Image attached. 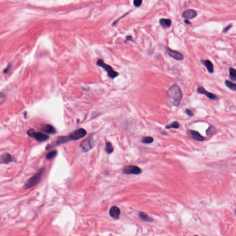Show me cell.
Returning a JSON list of instances; mask_svg holds the SVG:
<instances>
[{"mask_svg": "<svg viewBox=\"0 0 236 236\" xmlns=\"http://www.w3.org/2000/svg\"><path fill=\"white\" fill-rule=\"evenodd\" d=\"M179 123H178L177 121H174V122L170 123V124L166 125V129H171V128L177 129V128H179Z\"/></svg>", "mask_w": 236, "mask_h": 236, "instance_id": "cell-20", "label": "cell"}, {"mask_svg": "<svg viewBox=\"0 0 236 236\" xmlns=\"http://www.w3.org/2000/svg\"><path fill=\"white\" fill-rule=\"evenodd\" d=\"M139 218L141 219L142 220L145 221V222H151L152 221V219L150 217H149L148 215H146L145 213H139Z\"/></svg>", "mask_w": 236, "mask_h": 236, "instance_id": "cell-18", "label": "cell"}, {"mask_svg": "<svg viewBox=\"0 0 236 236\" xmlns=\"http://www.w3.org/2000/svg\"><path fill=\"white\" fill-rule=\"evenodd\" d=\"M110 215L112 218L116 219V220L119 219L121 215V211L119 208L117 206H112L110 210Z\"/></svg>", "mask_w": 236, "mask_h": 236, "instance_id": "cell-12", "label": "cell"}, {"mask_svg": "<svg viewBox=\"0 0 236 236\" xmlns=\"http://www.w3.org/2000/svg\"><path fill=\"white\" fill-rule=\"evenodd\" d=\"M185 23H186V24H190V23H189V22L188 21V20H185Z\"/></svg>", "mask_w": 236, "mask_h": 236, "instance_id": "cell-30", "label": "cell"}, {"mask_svg": "<svg viewBox=\"0 0 236 236\" xmlns=\"http://www.w3.org/2000/svg\"><path fill=\"white\" fill-rule=\"evenodd\" d=\"M142 170L140 168L137 167L136 166H129L125 167L123 170V173L126 175H130V174H133V175H139L141 173Z\"/></svg>", "mask_w": 236, "mask_h": 236, "instance_id": "cell-6", "label": "cell"}, {"mask_svg": "<svg viewBox=\"0 0 236 236\" xmlns=\"http://www.w3.org/2000/svg\"><path fill=\"white\" fill-rule=\"evenodd\" d=\"M231 26H232V24H230V25H228V27H226L225 28V29H224V30H223V31H224V33H226V32H227L228 29H231Z\"/></svg>", "mask_w": 236, "mask_h": 236, "instance_id": "cell-27", "label": "cell"}, {"mask_svg": "<svg viewBox=\"0 0 236 236\" xmlns=\"http://www.w3.org/2000/svg\"><path fill=\"white\" fill-rule=\"evenodd\" d=\"M105 150L107 152L109 153V154L113 152L114 148H113V146H112V144L110 143V142H107L106 146H105Z\"/></svg>", "mask_w": 236, "mask_h": 236, "instance_id": "cell-21", "label": "cell"}, {"mask_svg": "<svg viewBox=\"0 0 236 236\" xmlns=\"http://www.w3.org/2000/svg\"><path fill=\"white\" fill-rule=\"evenodd\" d=\"M10 67H11V65H9L8 66V67H7V68H6V69H5V70L4 71V73H6V72H8V69H10Z\"/></svg>", "mask_w": 236, "mask_h": 236, "instance_id": "cell-28", "label": "cell"}, {"mask_svg": "<svg viewBox=\"0 0 236 236\" xmlns=\"http://www.w3.org/2000/svg\"><path fill=\"white\" fill-rule=\"evenodd\" d=\"M225 85H226V87L229 88L230 89L233 91H236V83H233L230 80H226L225 81Z\"/></svg>", "mask_w": 236, "mask_h": 236, "instance_id": "cell-17", "label": "cell"}, {"mask_svg": "<svg viewBox=\"0 0 236 236\" xmlns=\"http://www.w3.org/2000/svg\"><path fill=\"white\" fill-rule=\"evenodd\" d=\"M202 63H203L204 65H205L206 67L207 70L209 71V73L212 74V73L213 72V71H214V69H213V63H211V62L210 60H206L202 61Z\"/></svg>", "mask_w": 236, "mask_h": 236, "instance_id": "cell-14", "label": "cell"}, {"mask_svg": "<svg viewBox=\"0 0 236 236\" xmlns=\"http://www.w3.org/2000/svg\"><path fill=\"white\" fill-rule=\"evenodd\" d=\"M1 104H2L3 103V101H4V98H3V96H4V94L3 93H1Z\"/></svg>", "mask_w": 236, "mask_h": 236, "instance_id": "cell-29", "label": "cell"}, {"mask_svg": "<svg viewBox=\"0 0 236 236\" xmlns=\"http://www.w3.org/2000/svg\"><path fill=\"white\" fill-rule=\"evenodd\" d=\"M215 132H216V129H215V127L213 126H211L207 130L206 134H207V135H212V134H215Z\"/></svg>", "mask_w": 236, "mask_h": 236, "instance_id": "cell-24", "label": "cell"}, {"mask_svg": "<svg viewBox=\"0 0 236 236\" xmlns=\"http://www.w3.org/2000/svg\"><path fill=\"white\" fill-rule=\"evenodd\" d=\"M195 236H197V235H195Z\"/></svg>", "mask_w": 236, "mask_h": 236, "instance_id": "cell-32", "label": "cell"}, {"mask_svg": "<svg viewBox=\"0 0 236 236\" xmlns=\"http://www.w3.org/2000/svg\"><path fill=\"white\" fill-rule=\"evenodd\" d=\"M56 155H57V151L53 150V151L50 152H48V154L46 155V159H52L53 158H54Z\"/></svg>", "mask_w": 236, "mask_h": 236, "instance_id": "cell-22", "label": "cell"}, {"mask_svg": "<svg viewBox=\"0 0 236 236\" xmlns=\"http://www.w3.org/2000/svg\"><path fill=\"white\" fill-rule=\"evenodd\" d=\"M168 96L169 97L170 100L174 105L178 106L182 98V92L181 89L177 85H173L168 89Z\"/></svg>", "mask_w": 236, "mask_h": 236, "instance_id": "cell-1", "label": "cell"}, {"mask_svg": "<svg viewBox=\"0 0 236 236\" xmlns=\"http://www.w3.org/2000/svg\"><path fill=\"white\" fill-rule=\"evenodd\" d=\"M235 213H236V210H235Z\"/></svg>", "mask_w": 236, "mask_h": 236, "instance_id": "cell-31", "label": "cell"}, {"mask_svg": "<svg viewBox=\"0 0 236 236\" xmlns=\"http://www.w3.org/2000/svg\"><path fill=\"white\" fill-rule=\"evenodd\" d=\"M197 92L199 93H202V94H204L208 98L211 99V100H217L218 99V96L214 94V93H212L211 92H209L207 91L204 87H199L197 89Z\"/></svg>", "mask_w": 236, "mask_h": 236, "instance_id": "cell-9", "label": "cell"}, {"mask_svg": "<svg viewBox=\"0 0 236 236\" xmlns=\"http://www.w3.org/2000/svg\"><path fill=\"white\" fill-rule=\"evenodd\" d=\"M197 11L193 10V9H187V10L183 11L182 13L183 18L188 19V20H190V19H193L197 16Z\"/></svg>", "mask_w": 236, "mask_h": 236, "instance_id": "cell-8", "label": "cell"}, {"mask_svg": "<svg viewBox=\"0 0 236 236\" xmlns=\"http://www.w3.org/2000/svg\"><path fill=\"white\" fill-rule=\"evenodd\" d=\"M42 130L44 131V132H45L46 133H48V134H54V133H55V128H54V127L51 125H47V124L42 125Z\"/></svg>", "mask_w": 236, "mask_h": 236, "instance_id": "cell-13", "label": "cell"}, {"mask_svg": "<svg viewBox=\"0 0 236 236\" xmlns=\"http://www.w3.org/2000/svg\"><path fill=\"white\" fill-rule=\"evenodd\" d=\"M142 3H143V1L141 0H135V1H134V5L136 7L140 6L142 4Z\"/></svg>", "mask_w": 236, "mask_h": 236, "instance_id": "cell-25", "label": "cell"}, {"mask_svg": "<svg viewBox=\"0 0 236 236\" xmlns=\"http://www.w3.org/2000/svg\"><path fill=\"white\" fill-rule=\"evenodd\" d=\"M12 160V157L8 153H6V154H4L1 156V162L4 163V164H8Z\"/></svg>", "mask_w": 236, "mask_h": 236, "instance_id": "cell-16", "label": "cell"}, {"mask_svg": "<svg viewBox=\"0 0 236 236\" xmlns=\"http://www.w3.org/2000/svg\"><path fill=\"white\" fill-rule=\"evenodd\" d=\"M229 76L230 79L233 81H236V69L231 67L229 69Z\"/></svg>", "mask_w": 236, "mask_h": 236, "instance_id": "cell-19", "label": "cell"}, {"mask_svg": "<svg viewBox=\"0 0 236 236\" xmlns=\"http://www.w3.org/2000/svg\"><path fill=\"white\" fill-rule=\"evenodd\" d=\"M97 65H98L99 67H103L104 69H105L107 72L108 76H109L110 78H114L119 75V74H118L117 72H115V71L112 68V67H110V65L105 63L102 60H98V62H97Z\"/></svg>", "mask_w": 236, "mask_h": 236, "instance_id": "cell-5", "label": "cell"}, {"mask_svg": "<svg viewBox=\"0 0 236 236\" xmlns=\"http://www.w3.org/2000/svg\"><path fill=\"white\" fill-rule=\"evenodd\" d=\"M168 53L169 54V55L170 57L173 58L174 59L177 60H181L183 59V55L179 52L176 51H173L170 49V48H168Z\"/></svg>", "mask_w": 236, "mask_h": 236, "instance_id": "cell-11", "label": "cell"}, {"mask_svg": "<svg viewBox=\"0 0 236 236\" xmlns=\"http://www.w3.org/2000/svg\"><path fill=\"white\" fill-rule=\"evenodd\" d=\"M28 135L31 137L35 138V140H37V141L39 142H42V141H45L46 140H48L49 138V136L48 135H46L45 134H43L42 132H35L34 130L31 129V130H29L27 132Z\"/></svg>", "mask_w": 236, "mask_h": 236, "instance_id": "cell-4", "label": "cell"}, {"mask_svg": "<svg viewBox=\"0 0 236 236\" xmlns=\"http://www.w3.org/2000/svg\"><path fill=\"white\" fill-rule=\"evenodd\" d=\"M186 113L188 114L189 117H193V115H194V113L192 112V111H191V110H188V109H187L186 110Z\"/></svg>", "mask_w": 236, "mask_h": 236, "instance_id": "cell-26", "label": "cell"}, {"mask_svg": "<svg viewBox=\"0 0 236 236\" xmlns=\"http://www.w3.org/2000/svg\"><path fill=\"white\" fill-rule=\"evenodd\" d=\"M154 141V139H153L152 137H151V136H145V137H144L143 139H142V142L144 143H152V142Z\"/></svg>", "mask_w": 236, "mask_h": 236, "instance_id": "cell-23", "label": "cell"}, {"mask_svg": "<svg viewBox=\"0 0 236 236\" xmlns=\"http://www.w3.org/2000/svg\"><path fill=\"white\" fill-rule=\"evenodd\" d=\"M86 135H87L86 130L82 128H80L71 133L69 136H66L67 141H76V140H79L80 138L85 137Z\"/></svg>", "mask_w": 236, "mask_h": 236, "instance_id": "cell-3", "label": "cell"}, {"mask_svg": "<svg viewBox=\"0 0 236 236\" xmlns=\"http://www.w3.org/2000/svg\"><path fill=\"white\" fill-rule=\"evenodd\" d=\"M44 169L40 170L36 175L33 176V177H32L31 179H29V180L27 181V182L25 183L24 188H31V187L35 186L37 183H38L39 181H40V179H42L43 175H44Z\"/></svg>", "mask_w": 236, "mask_h": 236, "instance_id": "cell-2", "label": "cell"}, {"mask_svg": "<svg viewBox=\"0 0 236 236\" xmlns=\"http://www.w3.org/2000/svg\"><path fill=\"white\" fill-rule=\"evenodd\" d=\"M93 143L91 138H88V139L85 140L84 141L82 142L80 147L82 148V150L84 152H88L93 148Z\"/></svg>", "mask_w": 236, "mask_h": 236, "instance_id": "cell-7", "label": "cell"}, {"mask_svg": "<svg viewBox=\"0 0 236 236\" xmlns=\"http://www.w3.org/2000/svg\"><path fill=\"white\" fill-rule=\"evenodd\" d=\"M188 135L190 136V137H192L193 139L196 140V141H202L204 140V138L199 132H196V131L188 130Z\"/></svg>", "mask_w": 236, "mask_h": 236, "instance_id": "cell-10", "label": "cell"}, {"mask_svg": "<svg viewBox=\"0 0 236 236\" xmlns=\"http://www.w3.org/2000/svg\"><path fill=\"white\" fill-rule=\"evenodd\" d=\"M159 22H160L161 25L164 28H169L172 24L171 20L170 19H161Z\"/></svg>", "mask_w": 236, "mask_h": 236, "instance_id": "cell-15", "label": "cell"}]
</instances>
